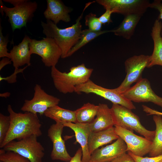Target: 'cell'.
<instances>
[{
	"label": "cell",
	"mask_w": 162,
	"mask_h": 162,
	"mask_svg": "<svg viewBox=\"0 0 162 162\" xmlns=\"http://www.w3.org/2000/svg\"><path fill=\"white\" fill-rule=\"evenodd\" d=\"M7 109L10 118V126L4 140L0 145L1 148L15 140H19L32 135L38 137L42 135L41 124L37 114L28 112H16L10 105H8Z\"/></svg>",
	"instance_id": "cell-1"
},
{
	"label": "cell",
	"mask_w": 162,
	"mask_h": 162,
	"mask_svg": "<svg viewBox=\"0 0 162 162\" xmlns=\"http://www.w3.org/2000/svg\"><path fill=\"white\" fill-rule=\"evenodd\" d=\"M93 2L86 4L82 12L76 20V23L70 27L60 28L51 20H46V22L41 21L43 33L46 37L54 39L61 50V58H66L68 53L78 41L82 30L80 21L83 12Z\"/></svg>",
	"instance_id": "cell-2"
},
{
	"label": "cell",
	"mask_w": 162,
	"mask_h": 162,
	"mask_svg": "<svg viewBox=\"0 0 162 162\" xmlns=\"http://www.w3.org/2000/svg\"><path fill=\"white\" fill-rule=\"evenodd\" d=\"M93 70L86 68L84 64L72 67L68 73L62 72L53 67L51 75L55 88L60 92L66 94L74 92L76 86L89 80Z\"/></svg>",
	"instance_id": "cell-3"
},
{
	"label": "cell",
	"mask_w": 162,
	"mask_h": 162,
	"mask_svg": "<svg viewBox=\"0 0 162 162\" xmlns=\"http://www.w3.org/2000/svg\"><path fill=\"white\" fill-rule=\"evenodd\" d=\"M4 2L12 4L14 7L9 8L5 6L2 0L0 1V12H4L8 18L13 32L16 29H20L26 27L27 23L32 20L34 13L38 8L35 2L28 0H3Z\"/></svg>",
	"instance_id": "cell-4"
},
{
	"label": "cell",
	"mask_w": 162,
	"mask_h": 162,
	"mask_svg": "<svg viewBox=\"0 0 162 162\" xmlns=\"http://www.w3.org/2000/svg\"><path fill=\"white\" fill-rule=\"evenodd\" d=\"M110 110L114 125H117L133 132L134 130L152 141L155 131H151L142 125L139 117L131 110L123 106L113 104Z\"/></svg>",
	"instance_id": "cell-5"
},
{
	"label": "cell",
	"mask_w": 162,
	"mask_h": 162,
	"mask_svg": "<svg viewBox=\"0 0 162 162\" xmlns=\"http://www.w3.org/2000/svg\"><path fill=\"white\" fill-rule=\"evenodd\" d=\"M38 136L33 135L21 140L11 141L3 148L6 152L16 153L31 162H42L44 148L37 140Z\"/></svg>",
	"instance_id": "cell-6"
},
{
	"label": "cell",
	"mask_w": 162,
	"mask_h": 162,
	"mask_svg": "<svg viewBox=\"0 0 162 162\" xmlns=\"http://www.w3.org/2000/svg\"><path fill=\"white\" fill-rule=\"evenodd\" d=\"M29 48L31 54L39 56L46 67H56L61 56V49L51 38L46 37L40 40L32 39Z\"/></svg>",
	"instance_id": "cell-7"
},
{
	"label": "cell",
	"mask_w": 162,
	"mask_h": 162,
	"mask_svg": "<svg viewBox=\"0 0 162 162\" xmlns=\"http://www.w3.org/2000/svg\"><path fill=\"white\" fill-rule=\"evenodd\" d=\"M149 56L143 54L134 56L127 59L124 62L126 75L120 85L115 89L121 94L131 87L134 82H136L142 78V73L147 68Z\"/></svg>",
	"instance_id": "cell-8"
},
{
	"label": "cell",
	"mask_w": 162,
	"mask_h": 162,
	"mask_svg": "<svg viewBox=\"0 0 162 162\" xmlns=\"http://www.w3.org/2000/svg\"><path fill=\"white\" fill-rule=\"evenodd\" d=\"M74 92L78 94L84 92L93 93L111 101L113 104H118L131 110L136 107L132 102L119 93L115 88L110 89L97 85L90 79L76 86Z\"/></svg>",
	"instance_id": "cell-9"
},
{
	"label": "cell",
	"mask_w": 162,
	"mask_h": 162,
	"mask_svg": "<svg viewBox=\"0 0 162 162\" xmlns=\"http://www.w3.org/2000/svg\"><path fill=\"white\" fill-rule=\"evenodd\" d=\"M96 2L105 9L124 16L133 14L142 16L150 4L147 0H97Z\"/></svg>",
	"instance_id": "cell-10"
},
{
	"label": "cell",
	"mask_w": 162,
	"mask_h": 162,
	"mask_svg": "<svg viewBox=\"0 0 162 162\" xmlns=\"http://www.w3.org/2000/svg\"><path fill=\"white\" fill-rule=\"evenodd\" d=\"M34 90L33 98L25 100L21 108L22 111L42 115L48 109L58 105L60 101L59 98L46 93L38 84L35 85Z\"/></svg>",
	"instance_id": "cell-11"
},
{
	"label": "cell",
	"mask_w": 162,
	"mask_h": 162,
	"mask_svg": "<svg viewBox=\"0 0 162 162\" xmlns=\"http://www.w3.org/2000/svg\"><path fill=\"white\" fill-rule=\"evenodd\" d=\"M121 94L132 102H151L162 108V98L155 94L146 78H142Z\"/></svg>",
	"instance_id": "cell-12"
},
{
	"label": "cell",
	"mask_w": 162,
	"mask_h": 162,
	"mask_svg": "<svg viewBox=\"0 0 162 162\" xmlns=\"http://www.w3.org/2000/svg\"><path fill=\"white\" fill-rule=\"evenodd\" d=\"M114 126L116 133L126 145L127 152L140 157H143L149 153L152 141L138 136L130 130L117 125Z\"/></svg>",
	"instance_id": "cell-13"
},
{
	"label": "cell",
	"mask_w": 162,
	"mask_h": 162,
	"mask_svg": "<svg viewBox=\"0 0 162 162\" xmlns=\"http://www.w3.org/2000/svg\"><path fill=\"white\" fill-rule=\"evenodd\" d=\"M64 127L62 123L56 122L50 127L48 130L47 135L53 144L50 155L51 159L69 162L72 157L68 153L64 141L62 136Z\"/></svg>",
	"instance_id": "cell-14"
},
{
	"label": "cell",
	"mask_w": 162,
	"mask_h": 162,
	"mask_svg": "<svg viewBox=\"0 0 162 162\" xmlns=\"http://www.w3.org/2000/svg\"><path fill=\"white\" fill-rule=\"evenodd\" d=\"M127 146L120 137L110 145L98 148L91 155L89 162H110L127 152Z\"/></svg>",
	"instance_id": "cell-15"
},
{
	"label": "cell",
	"mask_w": 162,
	"mask_h": 162,
	"mask_svg": "<svg viewBox=\"0 0 162 162\" xmlns=\"http://www.w3.org/2000/svg\"><path fill=\"white\" fill-rule=\"evenodd\" d=\"M47 8L44 13L45 17L57 25L60 21L66 22L70 21L69 13L71 9L60 0H47Z\"/></svg>",
	"instance_id": "cell-16"
},
{
	"label": "cell",
	"mask_w": 162,
	"mask_h": 162,
	"mask_svg": "<svg viewBox=\"0 0 162 162\" xmlns=\"http://www.w3.org/2000/svg\"><path fill=\"white\" fill-rule=\"evenodd\" d=\"M32 40L30 37L25 35L22 42L13 46L10 51V58L13 62L15 69L19 68L25 64L28 66L31 65V53L29 44Z\"/></svg>",
	"instance_id": "cell-17"
},
{
	"label": "cell",
	"mask_w": 162,
	"mask_h": 162,
	"mask_svg": "<svg viewBox=\"0 0 162 162\" xmlns=\"http://www.w3.org/2000/svg\"><path fill=\"white\" fill-rule=\"evenodd\" d=\"M64 127L70 128L74 132L76 142L80 145L82 151V162H89L91 155L88 149V140L90 133L87 124L64 122Z\"/></svg>",
	"instance_id": "cell-18"
},
{
	"label": "cell",
	"mask_w": 162,
	"mask_h": 162,
	"mask_svg": "<svg viewBox=\"0 0 162 162\" xmlns=\"http://www.w3.org/2000/svg\"><path fill=\"white\" fill-rule=\"evenodd\" d=\"M90 132H96L113 127L114 123L110 108L106 104H99L96 117L87 123Z\"/></svg>",
	"instance_id": "cell-19"
},
{
	"label": "cell",
	"mask_w": 162,
	"mask_h": 162,
	"mask_svg": "<svg viewBox=\"0 0 162 162\" xmlns=\"http://www.w3.org/2000/svg\"><path fill=\"white\" fill-rule=\"evenodd\" d=\"M162 29L161 22L158 19L154 23L152 29L151 36L154 42V49L151 55L149 56L148 68L155 65L162 66Z\"/></svg>",
	"instance_id": "cell-20"
},
{
	"label": "cell",
	"mask_w": 162,
	"mask_h": 162,
	"mask_svg": "<svg viewBox=\"0 0 162 162\" xmlns=\"http://www.w3.org/2000/svg\"><path fill=\"white\" fill-rule=\"evenodd\" d=\"M119 136L116 133L114 127L96 132H90L88 140V146L91 155L100 146L117 140Z\"/></svg>",
	"instance_id": "cell-21"
},
{
	"label": "cell",
	"mask_w": 162,
	"mask_h": 162,
	"mask_svg": "<svg viewBox=\"0 0 162 162\" xmlns=\"http://www.w3.org/2000/svg\"><path fill=\"white\" fill-rule=\"evenodd\" d=\"M141 16L137 14H130L124 16L122 22L116 29L110 30L117 36L130 39L133 35L135 28Z\"/></svg>",
	"instance_id": "cell-22"
},
{
	"label": "cell",
	"mask_w": 162,
	"mask_h": 162,
	"mask_svg": "<svg viewBox=\"0 0 162 162\" xmlns=\"http://www.w3.org/2000/svg\"><path fill=\"white\" fill-rule=\"evenodd\" d=\"M44 115L56 122L77 123L75 110L65 109L58 105L48 109Z\"/></svg>",
	"instance_id": "cell-23"
},
{
	"label": "cell",
	"mask_w": 162,
	"mask_h": 162,
	"mask_svg": "<svg viewBox=\"0 0 162 162\" xmlns=\"http://www.w3.org/2000/svg\"><path fill=\"white\" fill-rule=\"evenodd\" d=\"M161 116L154 115L153 118L155 126V134L152 141L149 154L150 157L162 154V117Z\"/></svg>",
	"instance_id": "cell-24"
},
{
	"label": "cell",
	"mask_w": 162,
	"mask_h": 162,
	"mask_svg": "<svg viewBox=\"0 0 162 162\" xmlns=\"http://www.w3.org/2000/svg\"><path fill=\"white\" fill-rule=\"evenodd\" d=\"M98 105L89 103L84 104L75 110L77 123L86 124L92 122L96 117Z\"/></svg>",
	"instance_id": "cell-25"
},
{
	"label": "cell",
	"mask_w": 162,
	"mask_h": 162,
	"mask_svg": "<svg viewBox=\"0 0 162 162\" xmlns=\"http://www.w3.org/2000/svg\"><path fill=\"white\" fill-rule=\"evenodd\" d=\"M110 32V30L99 32L93 31L88 29L82 30L78 41L68 53L66 58L71 56L77 50L99 36Z\"/></svg>",
	"instance_id": "cell-26"
},
{
	"label": "cell",
	"mask_w": 162,
	"mask_h": 162,
	"mask_svg": "<svg viewBox=\"0 0 162 162\" xmlns=\"http://www.w3.org/2000/svg\"><path fill=\"white\" fill-rule=\"evenodd\" d=\"M0 160L4 162H31L28 159L16 153L6 152L3 148L0 150Z\"/></svg>",
	"instance_id": "cell-27"
},
{
	"label": "cell",
	"mask_w": 162,
	"mask_h": 162,
	"mask_svg": "<svg viewBox=\"0 0 162 162\" xmlns=\"http://www.w3.org/2000/svg\"><path fill=\"white\" fill-rule=\"evenodd\" d=\"M85 24L88 27V29L94 32L101 31L102 24L96 17V14L90 13L85 17Z\"/></svg>",
	"instance_id": "cell-28"
},
{
	"label": "cell",
	"mask_w": 162,
	"mask_h": 162,
	"mask_svg": "<svg viewBox=\"0 0 162 162\" xmlns=\"http://www.w3.org/2000/svg\"><path fill=\"white\" fill-rule=\"evenodd\" d=\"M10 118L0 113V145L4 140L7 134L10 126Z\"/></svg>",
	"instance_id": "cell-29"
},
{
	"label": "cell",
	"mask_w": 162,
	"mask_h": 162,
	"mask_svg": "<svg viewBox=\"0 0 162 162\" xmlns=\"http://www.w3.org/2000/svg\"><path fill=\"white\" fill-rule=\"evenodd\" d=\"M2 28L0 23V58H10V53L8 52L7 46L9 40L8 35L4 36L2 33Z\"/></svg>",
	"instance_id": "cell-30"
},
{
	"label": "cell",
	"mask_w": 162,
	"mask_h": 162,
	"mask_svg": "<svg viewBox=\"0 0 162 162\" xmlns=\"http://www.w3.org/2000/svg\"><path fill=\"white\" fill-rule=\"evenodd\" d=\"M128 152L136 162H162V154L157 156L144 157L135 155L130 152Z\"/></svg>",
	"instance_id": "cell-31"
},
{
	"label": "cell",
	"mask_w": 162,
	"mask_h": 162,
	"mask_svg": "<svg viewBox=\"0 0 162 162\" xmlns=\"http://www.w3.org/2000/svg\"><path fill=\"white\" fill-rule=\"evenodd\" d=\"M27 65L23 68L15 69L14 73L10 76L6 77H3L0 76V81L3 80L7 81L9 83H13L16 81V75L19 73H22L23 70L28 67Z\"/></svg>",
	"instance_id": "cell-32"
},
{
	"label": "cell",
	"mask_w": 162,
	"mask_h": 162,
	"mask_svg": "<svg viewBox=\"0 0 162 162\" xmlns=\"http://www.w3.org/2000/svg\"><path fill=\"white\" fill-rule=\"evenodd\" d=\"M149 8L154 9L158 10L160 13L157 19L159 20H162V3L161 0H154L150 4ZM161 35L162 37V29L161 32Z\"/></svg>",
	"instance_id": "cell-33"
},
{
	"label": "cell",
	"mask_w": 162,
	"mask_h": 162,
	"mask_svg": "<svg viewBox=\"0 0 162 162\" xmlns=\"http://www.w3.org/2000/svg\"><path fill=\"white\" fill-rule=\"evenodd\" d=\"M106 10L102 15L98 18L99 20L102 24L109 23L112 22L111 18V16L113 11L108 9H106Z\"/></svg>",
	"instance_id": "cell-34"
},
{
	"label": "cell",
	"mask_w": 162,
	"mask_h": 162,
	"mask_svg": "<svg viewBox=\"0 0 162 162\" xmlns=\"http://www.w3.org/2000/svg\"><path fill=\"white\" fill-rule=\"evenodd\" d=\"M110 162H136L129 154L124 153Z\"/></svg>",
	"instance_id": "cell-35"
},
{
	"label": "cell",
	"mask_w": 162,
	"mask_h": 162,
	"mask_svg": "<svg viewBox=\"0 0 162 162\" xmlns=\"http://www.w3.org/2000/svg\"><path fill=\"white\" fill-rule=\"evenodd\" d=\"M142 107L143 111L147 114V115H159L162 116V112L152 109L146 105H142Z\"/></svg>",
	"instance_id": "cell-36"
},
{
	"label": "cell",
	"mask_w": 162,
	"mask_h": 162,
	"mask_svg": "<svg viewBox=\"0 0 162 162\" xmlns=\"http://www.w3.org/2000/svg\"><path fill=\"white\" fill-rule=\"evenodd\" d=\"M82 151L81 148H79L76 151L74 156L72 158L69 162H82Z\"/></svg>",
	"instance_id": "cell-37"
},
{
	"label": "cell",
	"mask_w": 162,
	"mask_h": 162,
	"mask_svg": "<svg viewBox=\"0 0 162 162\" xmlns=\"http://www.w3.org/2000/svg\"><path fill=\"white\" fill-rule=\"evenodd\" d=\"M11 59L8 57H4L0 62V70L5 65L8 64H11Z\"/></svg>",
	"instance_id": "cell-38"
},
{
	"label": "cell",
	"mask_w": 162,
	"mask_h": 162,
	"mask_svg": "<svg viewBox=\"0 0 162 162\" xmlns=\"http://www.w3.org/2000/svg\"><path fill=\"white\" fill-rule=\"evenodd\" d=\"M10 95V93L8 92H6L0 94V96L1 97L6 98L9 97Z\"/></svg>",
	"instance_id": "cell-39"
},
{
	"label": "cell",
	"mask_w": 162,
	"mask_h": 162,
	"mask_svg": "<svg viewBox=\"0 0 162 162\" xmlns=\"http://www.w3.org/2000/svg\"><path fill=\"white\" fill-rule=\"evenodd\" d=\"M0 162H4V161H2V160H0Z\"/></svg>",
	"instance_id": "cell-40"
}]
</instances>
